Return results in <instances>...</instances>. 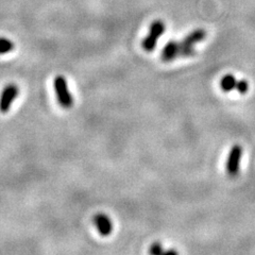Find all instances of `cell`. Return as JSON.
Wrapping results in <instances>:
<instances>
[{"instance_id": "8", "label": "cell", "mask_w": 255, "mask_h": 255, "mask_svg": "<svg viewBox=\"0 0 255 255\" xmlns=\"http://www.w3.org/2000/svg\"><path fill=\"white\" fill-rule=\"evenodd\" d=\"M15 45L9 38L0 37V54H6L14 50Z\"/></svg>"}, {"instance_id": "10", "label": "cell", "mask_w": 255, "mask_h": 255, "mask_svg": "<svg viewBox=\"0 0 255 255\" xmlns=\"http://www.w3.org/2000/svg\"><path fill=\"white\" fill-rule=\"evenodd\" d=\"M149 253L150 254H162V253H165V251H164L163 246L161 244L154 243L151 245L150 249H149Z\"/></svg>"}, {"instance_id": "11", "label": "cell", "mask_w": 255, "mask_h": 255, "mask_svg": "<svg viewBox=\"0 0 255 255\" xmlns=\"http://www.w3.org/2000/svg\"><path fill=\"white\" fill-rule=\"evenodd\" d=\"M165 254H177V251H174V250H168V251H165Z\"/></svg>"}, {"instance_id": "2", "label": "cell", "mask_w": 255, "mask_h": 255, "mask_svg": "<svg viewBox=\"0 0 255 255\" xmlns=\"http://www.w3.org/2000/svg\"><path fill=\"white\" fill-rule=\"evenodd\" d=\"M54 91L57 95L60 106L64 109H70L74 106L73 95L70 94L66 79L63 76H58L54 79Z\"/></svg>"}, {"instance_id": "5", "label": "cell", "mask_w": 255, "mask_h": 255, "mask_svg": "<svg viewBox=\"0 0 255 255\" xmlns=\"http://www.w3.org/2000/svg\"><path fill=\"white\" fill-rule=\"evenodd\" d=\"M94 223L102 236H109L113 232V223L105 214H97L94 217Z\"/></svg>"}, {"instance_id": "7", "label": "cell", "mask_w": 255, "mask_h": 255, "mask_svg": "<svg viewBox=\"0 0 255 255\" xmlns=\"http://www.w3.org/2000/svg\"><path fill=\"white\" fill-rule=\"evenodd\" d=\"M236 84H237V80L233 75H226L220 80V89L225 93L235 90Z\"/></svg>"}, {"instance_id": "9", "label": "cell", "mask_w": 255, "mask_h": 255, "mask_svg": "<svg viewBox=\"0 0 255 255\" xmlns=\"http://www.w3.org/2000/svg\"><path fill=\"white\" fill-rule=\"evenodd\" d=\"M235 90L241 94H246L249 91V82L246 80H238Z\"/></svg>"}, {"instance_id": "1", "label": "cell", "mask_w": 255, "mask_h": 255, "mask_svg": "<svg viewBox=\"0 0 255 255\" xmlns=\"http://www.w3.org/2000/svg\"><path fill=\"white\" fill-rule=\"evenodd\" d=\"M165 30H166V25L163 20L157 19L151 23L148 35L143 38L141 42L142 49L147 52L153 51L156 47L157 39L164 34Z\"/></svg>"}, {"instance_id": "6", "label": "cell", "mask_w": 255, "mask_h": 255, "mask_svg": "<svg viewBox=\"0 0 255 255\" xmlns=\"http://www.w3.org/2000/svg\"><path fill=\"white\" fill-rule=\"evenodd\" d=\"M206 38V31L204 29H196L190 32L184 38L180 41L182 47H194L196 44L202 42Z\"/></svg>"}, {"instance_id": "3", "label": "cell", "mask_w": 255, "mask_h": 255, "mask_svg": "<svg viewBox=\"0 0 255 255\" xmlns=\"http://www.w3.org/2000/svg\"><path fill=\"white\" fill-rule=\"evenodd\" d=\"M243 156V148L239 145H234L230 150L227 161V172L230 177H235L241 169V161Z\"/></svg>"}, {"instance_id": "4", "label": "cell", "mask_w": 255, "mask_h": 255, "mask_svg": "<svg viewBox=\"0 0 255 255\" xmlns=\"http://www.w3.org/2000/svg\"><path fill=\"white\" fill-rule=\"evenodd\" d=\"M19 94V89L17 85L9 84L4 87L1 95H0V112L5 114L10 111L13 101L17 98Z\"/></svg>"}]
</instances>
